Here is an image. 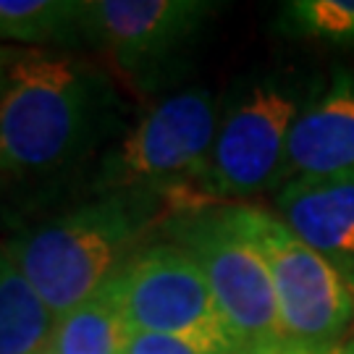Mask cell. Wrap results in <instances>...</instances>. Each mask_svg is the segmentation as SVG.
<instances>
[{
    "instance_id": "1",
    "label": "cell",
    "mask_w": 354,
    "mask_h": 354,
    "mask_svg": "<svg viewBox=\"0 0 354 354\" xmlns=\"http://www.w3.org/2000/svg\"><path fill=\"white\" fill-rule=\"evenodd\" d=\"M118 95L100 68L55 50H24L0 100V226L61 207L113 131Z\"/></svg>"
},
{
    "instance_id": "2",
    "label": "cell",
    "mask_w": 354,
    "mask_h": 354,
    "mask_svg": "<svg viewBox=\"0 0 354 354\" xmlns=\"http://www.w3.org/2000/svg\"><path fill=\"white\" fill-rule=\"evenodd\" d=\"M168 203L155 194H95L8 228L0 241L55 317L89 299L140 252Z\"/></svg>"
},
{
    "instance_id": "3",
    "label": "cell",
    "mask_w": 354,
    "mask_h": 354,
    "mask_svg": "<svg viewBox=\"0 0 354 354\" xmlns=\"http://www.w3.org/2000/svg\"><path fill=\"white\" fill-rule=\"evenodd\" d=\"M218 131L210 89L192 87L152 105L115 145L102 152L89 189L95 194H155L168 215L207 205L200 192Z\"/></svg>"
},
{
    "instance_id": "4",
    "label": "cell",
    "mask_w": 354,
    "mask_h": 354,
    "mask_svg": "<svg viewBox=\"0 0 354 354\" xmlns=\"http://www.w3.org/2000/svg\"><path fill=\"white\" fill-rule=\"evenodd\" d=\"M165 221L174 241L200 263L218 310L241 349L286 339L270 270L239 228L231 205H194Z\"/></svg>"
},
{
    "instance_id": "5",
    "label": "cell",
    "mask_w": 354,
    "mask_h": 354,
    "mask_svg": "<svg viewBox=\"0 0 354 354\" xmlns=\"http://www.w3.org/2000/svg\"><path fill=\"white\" fill-rule=\"evenodd\" d=\"M231 210L270 270L283 336L307 344L342 342L354 317L342 273L276 215L247 205H231Z\"/></svg>"
},
{
    "instance_id": "6",
    "label": "cell",
    "mask_w": 354,
    "mask_h": 354,
    "mask_svg": "<svg viewBox=\"0 0 354 354\" xmlns=\"http://www.w3.org/2000/svg\"><path fill=\"white\" fill-rule=\"evenodd\" d=\"M299 113L297 92L276 79H260L236 95L215 131L200 184L205 200L250 197L283 176Z\"/></svg>"
},
{
    "instance_id": "7",
    "label": "cell",
    "mask_w": 354,
    "mask_h": 354,
    "mask_svg": "<svg viewBox=\"0 0 354 354\" xmlns=\"http://www.w3.org/2000/svg\"><path fill=\"white\" fill-rule=\"evenodd\" d=\"M111 283L131 330L239 346L218 310L200 263L174 241L142 247Z\"/></svg>"
},
{
    "instance_id": "8",
    "label": "cell",
    "mask_w": 354,
    "mask_h": 354,
    "mask_svg": "<svg viewBox=\"0 0 354 354\" xmlns=\"http://www.w3.org/2000/svg\"><path fill=\"white\" fill-rule=\"evenodd\" d=\"M218 8L207 0H89L87 35L124 71H150L184 50Z\"/></svg>"
},
{
    "instance_id": "9",
    "label": "cell",
    "mask_w": 354,
    "mask_h": 354,
    "mask_svg": "<svg viewBox=\"0 0 354 354\" xmlns=\"http://www.w3.org/2000/svg\"><path fill=\"white\" fill-rule=\"evenodd\" d=\"M281 221L354 283V171L299 176L276 194Z\"/></svg>"
},
{
    "instance_id": "10",
    "label": "cell",
    "mask_w": 354,
    "mask_h": 354,
    "mask_svg": "<svg viewBox=\"0 0 354 354\" xmlns=\"http://www.w3.org/2000/svg\"><path fill=\"white\" fill-rule=\"evenodd\" d=\"M346 171H354V74L342 71L297 118L281 178L286 184Z\"/></svg>"
},
{
    "instance_id": "11",
    "label": "cell",
    "mask_w": 354,
    "mask_h": 354,
    "mask_svg": "<svg viewBox=\"0 0 354 354\" xmlns=\"http://www.w3.org/2000/svg\"><path fill=\"white\" fill-rule=\"evenodd\" d=\"M0 39L48 48L89 42L87 3L76 0H0Z\"/></svg>"
},
{
    "instance_id": "12",
    "label": "cell",
    "mask_w": 354,
    "mask_h": 354,
    "mask_svg": "<svg viewBox=\"0 0 354 354\" xmlns=\"http://www.w3.org/2000/svg\"><path fill=\"white\" fill-rule=\"evenodd\" d=\"M131 328L108 281L89 299L55 317V328L48 342L53 354H124Z\"/></svg>"
},
{
    "instance_id": "13",
    "label": "cell",
    "mask_w": 354,
    "mask_h": 354,
    "mask_svg": "<svg viewBox=\"0 0 354 354\" xmlns=\"http://www.w3.org/2000/svg\"><path fill=\"white\" fill-rule=\"evenodd\" d=\"M53 328L55 315L0 244V354L42 352Z\"/></svg>"
},
{
    "instance_id": "14",
    "label": "cell",
    "mask_w": 354,
    "mask_h": 354,
    "mask_svg": "<svg viewBox=\"0 0 354 354\" xmlns=\"http://www.w3.org/2000/svg\"><path fill=\"white\" fill-rule=\"evenodd\" d=\"M279 24L291 37L354 45V0H291L281 6Z\"/></svg>"
},
{
    "instance_id": "15",
    "label": "cell",
    "mask_w": 354,
    "mask_h": 354,
    "mask_svg": "<svg viewBox=\"0 0 354 354\" xmlns=\"http://www.w3.org/2000/svg\"><path fill=\"white\" fill-rule=\"evenodd\" d=\"M239 349L241 346L213 342V339L131 330L127 346H124V354H236Z\"/></svg>"
},
{
    "instance_id": "16",
    "label": "cell",
    "mask_w": 354,
    "mask_h": 354,
    "mask_svg": "<svg viewBox=\"0 0 354 354\" xmlns=\"http://www.w3.org/2000/svg\"><path fill=\"white\" fill-rule=\"evenodd\" d=\"M236 354H354V342H333V344H307L294 339H279V342L247 346Z\"/></svg>"
},
{
    "instance_id": "17",
    "label": "cell",
    "mask_w": 354,
    "mask_h": 354,
    "mask_svg": "<svg viewBox=\"0 0 354 354\" xmlns=\"http://www.w3.org/2000/svg\"><path fill=\"white\" fill-rule=\"evenodd\" d=\"M24 53V48H11V45H0V100L6 95L8 79H11V68L19 61V55Z\"/></svg>"
},
{
    "instance_id": "18",
    "label": "cell",
    "mask_w": 354,
    "mask_h": 354,
    "mask_svg": "<svg viewBox=\"0 0 354 354\" xmlns=\"http://www.w3.org/2000/svg\"><path fill=\"white\" fill-rule=\"evenodd\" d=\"M37 354H53V352L48 349V346H45V349H42V352H37Z\"/></svg>"
},
{
    "instance_id": "19",
    "label": "cell",
    "mask_w": 354,
    "mask_h": 354,
    "mask_svg": "<svg viewBox=\"0 0 354 354\" xmlns=\"http://www.w3.org/2000/svg\"><path fill=\"white\" fill-rule=\"evenodd\" d=\"M349 286V291H352V299H354V283H346Z\"/></svg>"
}]
</instances>
